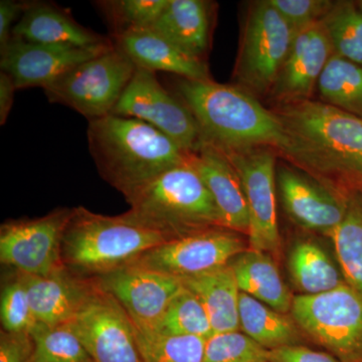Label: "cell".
I'll return each mask as SVG.
<instances>
[{
  "label": "cell",
  "mask_w": 362,
  "mask_h": 362,
  "mask_svg": "<svg viewBox=\"0 0 362 362\" xmlns=\"http://www.w3.org/2000/svg\"><path fill=\"white\" fill-rule=\"evenodd\" d=\"M0 321L1 329L9 332L30 333L37 323L30 308L25 279L21 272L8 269L6 275L2 276Z\"/></svg>",
  "instance_id": "obj_34"
},
{
  "label": "cell",
  "mask_w": 362,
  "mask_h": 362,
  "mask_svg": "<svg viewBox=\"0 0 362 362\" xmlns=\"http://www.w3.org/2000/svg\"><path fill=\"white\" fill-rule=\"evenodd\" d=\"M112 40V39H111ZM113 40L98 47L39 44L13 37L1 49L0 68L13 78L16 89L47 86L81 64L113 47Z\"/></svg>",
  "instance_id": "obj_16"
},
{
  "label": "cell",
  "mask_w": 362,
  "mask_h": 362,
  "mask_svg": "<svg viewBox=\"0 0 362 362\" xmlns=\"http://www.w3.org/2000/svg\"><path fill=\"white\" fill-rule=\"evenodd\" d=\"M357 4H358L359 8L362 11V0H361V1H357Z\"/></svg>",
  "instance_id": "obj_42"
},
{
  "label": "cell",
  "mask_w": 362,
  "mask_h": 362,
  "mask_svg": "<svg viewBox=\"0 0 362 362\" xmlns=\"http://www.w3.org/2000/svg\"><path fill=\"white\" fill-rule=\"evenodd\" d=\"M87 139L100 176L124 197L187 163L189 154L148 123L129 117L90 121Z\"/></svg>",
  "instance_id": "obj_3"
},
{
  "label": "cell",
  "mask_w": 362,
  "mask_h": 362,
  "mask_svg": "<svg viewBox=\"0 0 362 362\" xmlns=\"http://www.w3.org/2000/svg\"><path fill=\"white\" fill-rule=\"evenodd\" d=\"M21 274L35 320L49 327L70 322L97 288L95 279L81 277L65 267L49 276Z\"/></svg>",
  "instance_id": "obj_19"
},
{
  "label": "cell",
  "mask_w": 362,
  "mask_h": 362,
  "mask_svg": "<svg viewBox=\"0 0 362 362\" xmlns=\"http://www.w3.org/2000/svg\"><path fill=\"white\" fill-rule=\"evenodd\" d=\"M115 298L136 329L154 332L168 305L183 287L182 279L130 264L95 279Z\"/></svg>",
  "instance_id": "obj_14"
},
{
  "label": "cell",
  "mask_w": 362,
  "mask_h": 362,
  "mask_svg": "<svg viewBox=\"0 0 362 362\" xmlns=\"http://www.w3.org/2000/svg\"><path fill=\"white\" fill-rule=\"evenodd\" d=\"M30 2L16 0L0 1V51L11 42L14 26L18 25Z\"/></svg>",
  "instance_id": "obj_39"
},
{
  "label": "cell",
  "mask_w": 362,
  "mask_h": 362,
  "mask_svg": "<svg viewBox=\"0 0 362 362\" xmlns=\"http://www.w3.org/2000/svg\"><path fill=\"white\" fill-rule=\"evenodd\" d=\"M223 153L239 175L246 195L250 249L268 252L277 259L281 250L276 201L278 152L269 147H255Z\"/></svg>",
  "instance_id": "obj_10"
},
{
  "label": "cell",
  "mask_w": 362,
  "mask_h": 362,
  "mask_svg": "<svg viewBox=\"0 0 362 362\" xmlns=\"http://www.w3.org/2000/svg\"><path fill=\"white\" fill-rule=\"evenodd\" d=\"M269 350L240 332L214 333L206 339L202 362H266Z\"/></svg>",
  "instance_id": "obj_35"
},
{
  "label": "cell",
  "mask_w": 362,
  "mask_h": 362,
  "mask_svg": "<svg viewBox=\"0 0 362 362\" xmlns=\"http://www.w3.org/2000/svg\"><path fill=\"white\" fill-rule=\"evenodd\" d=\"M136 70L134 64L113 45L47 86L45 94L51 103L69 107L90 122L111 115Z\"/></svg>",
  "instance_id": "obj_7"
},
{
  "label": "cell",
  "mask_w": 362,
  "mask_h": 362,
  "mask_svg": "<svg viewBox=\"0 0 362 362\" xmlns=\"http://www.w3.org/2000/svg\"><path fill=\"white\" fill-rule=\"evenodd\" d=\"M329 239L346 284L362 296V194L351 188L346 213Z\"/></svg>",
  "instance_id": "obj_27"
},
{
  "label": "cell",
  "mask_w": 362,
  "mask_h": 362,
  "mask_svg": "<svg viewBox=\"0 0 362 362\" xmlns=\"http://www.w3.org/2000/svg\"><path fill=\"white\" fill-rule=\"evenodd\" d=\"M230 265L240 292L280 313H291L295 296L285 284L273 256L249 247Z\"/></svg>",
  "instance_id": "obj_23"
},
{
  "label": "cell",
  "mask_w": 362,
  "mask_h": 362,
  "mask_svg": "<svg viewBox=\"0 0 362 362\" xmlns=\"http://www.w3.org/2000/svg\"><path fill=\"white\" fill-rule=\"evenodd\" d=\"M30 333L35 341L33 362H94L66 324L49 327L37 322Z\"/></svg>",
  "instance_id": "obj_32"
},
{
  "label": "cell",
  "mask_w": 362,
  "mask_h": 362,
  "mask_svg": "<svg viewBox=\"0 0 362 362\" xmlns=\"http://www.w3.org/2000/svg\"><path fill=\"white\" fill-rule=\"evenodd\" d=\"M332 54V45L322 21L295 33L291 49L269 95L274 103L312 99Z\"/></svg>",
  "instance_id": "obj_17"
},
{
  "label": "cell",
  "mask_w": 362,
  "mask_h": 362,
  "mask_svg": "<svg viewBox=\"0 0 362 362\" xmlns=\"http://www.w3.org/2000/svg\"><path fill=\"white\" fill-rule=\"evenodd\" d=\"M294 35L291 26L268 0L252 4L245 20L233 70L238 87L256 98L269 96Z\"/></svg>",
  "instance_id": "obj_8"
},
{
  "label": "cell",
  "mask_w": 362,
  "mask_h": 362,
  "mask_svg": "<svg viewBox=\"0 0 362 362\" xmlns=\"http://www.w3.org/2000/svg\"><path fill=\"white\" fill-rule=\"evenodd\" d=\"M321 21L333 54L362 66V11L357 2L334 1Z\"/></svg>",
  "instance_id": "obj_29"
},
{
  "label": "cell",
  "mask_w": 362,
  "mask_h": 362,
  "mask_svg": "<svg viewBox=\"0 0 362 362\" xmlns=\"http://www.w3.org/2000/svg\"><path fill=\"white\" fill-rule=\"evenodd\" d=\"M110 37L137 69L170 73L187 80H213L206 62L188 56L151 28Z\"/></svg>",
  "instance_id": "obj_20"
},
{
  "label": "cell",
  "mask_w": 362,
  "mask_h": 362,
  "mask_svg": "<svg viewBox=\"0 0 362 362\" xmlns=\"http://www.w3.org/2000/svg\"><path fill=\"white\" fill-rule=\"evenodd\" d=\"M125 199L134 218L169 240L226 228L211 192L187 162L168 169Z\"/></svg>",
  "instance_id": "obj_5"
},
{
  "label": "cell",
  "mask_w": 362,
  "mask_h": 362,
  "mask_svg": "<svg viewBox=\"0 0 362 362\" xmlns=\"http://www.w3.org/2000/svg\"><path fill=\"white\" fill-rule=\"evenodd\" d=\"M13 37L39 44L82 47H98L112 40L80 25L66 9L45 1L30 2L14 26Z\"/></svg>",
  "instance_id": "obj_21"
},
{
  "label": "cell",
  "mask_w": 362,
  "mask_h": 362,
  "mask_svg": "<svg viewBox=\"0 0 362 362\" xmlns=\"http://www.w3.org/2000/svg\"><path fill=\"white\" fill-rule=\"evenodd\" d=\"M74 207H58L45 216L4 221L0 262L30 276H49L63 269L62 243Z\"/></svg>",
  "instance_id": "obj_9"
},
{
  "label": "cell",
  "mask_w": 362,
  "mask_h": 362,
  "mask_svg": "<svg viewBox=\"0 0 362 362\" xmlns=\"http://www.w3.org/2000/svg\"><path fill=\"white\" fill-rule=\"evenodd\" d=\"M294 33L322 20L334 1L330 0H268Z\"/></svg>",
  "instance_id": "obj_36"
},
{
  "label": "cell",
  "mask_w": 362,
  "mask_h": 362,
  "mask_svg": "<svg viewBox=\"0 0 362 362\" xmlns=\"http://www.w3.org/2000/svg\"><path fill=\"white\" fill-rule=\"evenodd\" d=\"M277 189L287 216L309 232L329 238L346 213L350 189L328 187L296 166L277 165Z\"/></svg>",
  "instance_id": "obj_15"
},
{
  "label": "cell",
  "mask_w": 362,
  "mask_h": 362,
  "mask_svg": "<svg viewBox=\"0 0 362 362\" xmlns=\"http://www.w3.org/2000/svg\"><path fill=\"white\" fill-rule=\"evenodd\" d=\"M35 341L30 333L0 331V362H33Z\"/></svg>",
  "instance_id": "obj_37"
},
{
  "label": "cell",
  "mask_w": 362,
  "mask_h": 362,
  "mask_svg": "<svg viewBox=\"0 0 362 362\" xmlns=\"http://www.w3.org/2000/svg\"><path fill=\"white\" fill-rule=\"evenodd\" d=\"M239 313L240 330L267 350L308 343L291 314L274 310L246 293L240 292Z\"/></svg>",
  "instance_id": "obj_25"
},
{
  "label": "cell",
  "mask_w": 362,
  "mask_h": 362,
  "mask_svg": "<svg viewBox=\"0 0 362 362\" xmlns=\"http://www.w3.org/2000/svg\"><path fill=\"white\" fill-rule=\"evenodd\" d=\"M170 240L129 213L105 216L74 207L62 243V262L81 277L98 279L134 263L145 252Z\"/></svg>",
  "instance_id": "obj_4"
},
{
  "label": "cell",
  "mask_w": 362,
  "mask_h": 362,
  "mask_svg": "<svg viewBox=\"0 0 362 362\" xmlns=\"http://www.w3.org/2000/svg\"><path fill=\"white\" fill-rule=\"evenodd\" d=\"M211 6L204 0H168L150 28L188 56L206 62L211 45Z\"/></svg>",
  "instance_id": "obj_22"
},
{
  "label": "cell",
  "mask_w": 362,
  "mask_h": 362,
  "mask_svg": "<svg viewBox=\"0 0 362 362\" xmlns=\"http://www.w3.org/2000/svg\"><path fill=\"white\" fill-rule=\"evenodd\" d=\"M111 115L148 123L187 153L197 151L202 144L194 117L180 98L162 86L153 71L136 70Z\"/></svg>",
  "instance_id": "obj_11"
},
{
  "label": "cell",
  "mask_w": 362,
  "mask_h": 362,
  "mask_svg": "<svg viewBox=\"0 0 362 362\" xmlns=\"http://www.w3.org/2000/svg\"><path fill=\"white\" fill-rule=\"evenodd\" d=\"M168 0H102L95 2L110 28L111 37L150 28L168 6Z\"/></svg>",
  "instance_id": "obj_33"
},
{
  "label": "cell",
  "mask_w": 362,
  "mask_h": 362,
  "mask_svg": "<svg viewBox=\"0 0 362 362\" xmlns=\"http://www.w3.org/2000/svg\"><path fill=\"white\" fill-rule=\"evenodd\" d=\"M354 188H357V189H358L359 192H361L362 194V180L361 181H359L358 183H357V185H356V187H354Z\"/></svg>",
  "instance_id": "obj_41"
},
{
  "label": "cell",
  "mask_w": 362,
  "mask_h": 362,
  "mask_svg": "<svg viewBox=\"0 0 362 362\" xmlns=\"http://www.w3.org/2000/svg\"><path fill=\"white\" fill-rule=\"evenodd\" d=\"M270 362H340L326 351L314 350L307 345H293L269 350Z\"/></svg>",
  "instance_id": "obj_38"
},
{
  "label": "cell",
  "mask_w": 362,
  "mask_h": 362,
  "mask_svg": "<svg viewBox=\"0 0 362 362\" xmlns=\"http://www.w3.org/2000/svg\"><path fill=\"white\" fill-rule=\"evenodd\" d=\"M293 283L302 295H318L345 284L339 266L318 243L299 240L288 259Z\"/></svg>",
  "instance_id": "obj_26"
},
{
  "label": "cell",
  "mask_w": 362,
  "mask_h": 362,
  "mask_svg": "<svg viewBox=\"0 0 362 362\" xmlns=\"http://www.w3.org/2000/svg\"><path fill=\"white\" fill-rule=\"evenodd\" d=\"M249 247L240 233L211 228L163 243L133 264L182 279L228 265Z\"/></svg>",
  "instance_id": "obj_13"
},
{
  "label": "cell",
  "mask_w": 362,
  "mask_h": 362,
  "mask_svg": "<svg viewBox=\"0 0 362 362\" xmlns=\"http://www.w3.org/2000/svg\"><path fill=\"white\" fill-rule=\"evenodd\" d=\"M66 325L94 362H142L134 324L98 283L87 303Z\"/></svg>",
  "instance_id": "obj_12"
},
{
  "label": "cell",
  "mask_w": 362,
  "mask_h": 362,
  "mask_svg": "<svg viewBox=\"0 0 362 362\" xmlns=\"http://www.w3.org/2000/svg\"><path fill=\"white\" fill-rule=\"evenodd\" d=\"M284 131L279 156L339 190L362 180V119L316 100L276 105Z\"/></svg>",
  "instance_id": "obj_1"
},
{
  "label": "cell",
  "mask_w": 362,
  "mask_h": 362,
  "mask_svg": "<svg viewBox=\"0 0 362 362\" xmlns=\"http://www.w3.org/2000/svg\"><path fill=\"white\" fill-rule=\"evenodd\" d=\"M154 332L187 335L207 339L214 334L209 314L199 298L183 286L171 300Z\"/></svg>",
  "instance_id": "obj_30"
},
{
  "label": "cell",
  "mask_w": 362,
  "mask_h": 362,
  "mask_svg": "<svg viewBox=\"0 0 362 362\" xmlns=\"http://www.w3.org/2000/svg\"><path fill=\"white\" fill-rule=\"evenodd\" d=\"M317 90L323 103L362 119V66L333 54Z\"/></svg>",
  "instance_id": "obj_28"
},
{
  "label": "cell",
  "mask_w": 362,
  "mask_h": 362,
  "mask_svg": "<svg viewBox=\"0 0 362 362\" xmlns=\"http://www.w3.org/2000/svg\"><path fill=\"white\" fill-rule=\"evenodd\" d=\"M290 314L308 342L340 362H362V296L346 283L322 294L295 296Z\"/></svg>",
  "instance_id": "obj_6"
},
{
  "label": "cell",
  "mask_w": 362,
  "mask_h": 362,
  "mask_svg": "<svg viewBox=\"0 0 362 362\" xmlns=\"http://www.w3.org/2000/svg\"><path fill=\"white\" fill-rule=\"evenodd\" d=\"M136 338L142 362H202L204 358V338L137 329Z\"/></svg>",
  "instance_id": "obj_31"
},
{
  "label": "cell",
  "mask_w": 362,
  "mask_h": 362,
  "mask_svg": "<svg viewBox=\"0 0 362 362\" xmlns=\"http://www.w3.org/2000/svg\"><path fill=\"white\" fill-rule=\"evenodd\" d=\"M16 89L13 78L6 71H0V125L4 126L13 106Z\"/></svg>",
  "instance_id": "obj_40"
},
{
  "label": "cell",
  "mask_w": 362,
  "mask_h": 362,
  "mask_svg": "<svg viewBox=\"0 0 362 362\" xmlns=\"http://www.w3.org/2000/svg\"><path fill=\"white\" fill-rule=\"evenodd\" d=\"M175 92L194 117L202 143L223 152L269 147L280 154L284 147L278 117L238 86L180 78Z\"/></svg>",
  "instance_id": "obj_2"
},
{
  "label": "cell",
  "mask_w": 362,
  "mask_h": 362,
  "mask_svg": "<svg viewBox=\"0 0 362 362\" xmlns=\"http://www.w3.org/2000/svg\"><path fill=\"white\" fill-rule=\"evenodd\" d=\"M266 362H270V361H266Z\"/></svg>",
  "instance_id": "obj_43"
},
{
  "label": "cell",
  "mask_w": 362,
  "mask_h": 362,
  "mask_svg": "<svg viewBox=\"0 0 362 362\" xmlns=\"http://www.w3.org/2000/svg\"><path fill=\"white\" fill-rule=\"evenodd\" d=\"M187 163L211 192L226 230L247 237L250 214L240 176L228 157L213 145L202 143L188 154Z\"/></svg>",
  "instance_id": "obj_18"
},
{
  "label": "cell",
  "mask_w": 362,
  "mask_h": 362,
  "mask_svg": "<svg viewBox=\"0 0 362 362\" xmlns=\"http://www.w3.org/2000/svg\"><path fill=\"white\" fill-rule=\"evenodd\" d=\"M182 283L204 304L214 333L240 330V291L230 264L199 275L182 278Z\"/></svg>",
  "instance_id": "obj_24"
}]
</instances>
